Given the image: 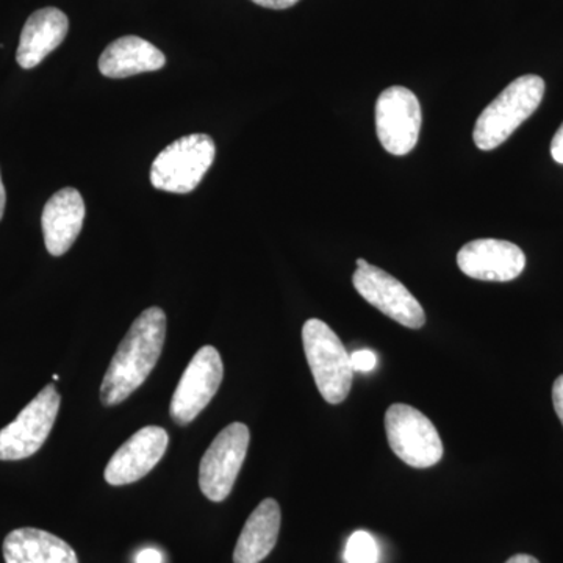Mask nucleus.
I'll return each instance as SVG.
<instances>
[{"instance_id": "2", "label": "nucleus", "mask_w": 563, "mask_h": 563, "mask_svg": "<svg viewBox=\"0 0 563 563\" xmlns=\"http://www.w3.org/2000/svg\"><path fill=\"white\" fill-rule=\"evenodd\" d=\"M543 96L542 77L533 74L518 77L477 118L473 132L474 144L481 151H493L501 146L539 109Z\"/></svg>"}, {"instance_id": "11", "label": "nucleus", "mask_w": 563, "mask_h": 563, "mask_svg": "<svg viewBox=\"0 0 563 563\" xmlns=\"http://www.w3.org/2000/svg\"><path fill=\"white\" fill-rule=\"evenodd\" d=\"M168 443L169 437L165 429L158 426L140 429L110 459L103 473L107 483L121 487L143 479L162 461Z\"/></svg>"}, {"instance_id": "9", "label": "nucleus", "mask_w": 563, "mask_h": 563, "mask_svg": "<svg viewBox=\"0 0 563 563\" xmlns=\"http://www.w3.org/2000/svg\"><path fill=\"white\" fill-rule=\"evenodd\" d=\"M224 377L220 352L213 346H203L196 352L181 374L173 395L169 413L179 426H188L209 406Z\"/></svg>"}, {"instance_id": "17", "label": "nucleus", "mask_w": 563, "mask_h": 563, "mask_svg": "<svg viewBox=\"0 0 563 563\" xmlns=\"http://www.w3.org/2000/svg\"><path fill=\"white\" fill-rule=\"evenodd\" d=\"M3 559L5 563H79L65 540L35 528L10 532L3 542Z\"/></svg>"}, {"instance_id": "21", "label": "nucleus", "mask_w": 563, "mask_h": 563, "mask_svg": "<svg viewBox=\"0 0 563 563\" xmlns=\"http://www.w3.org/2000/svg\"><path fill=\"white\" fill-rule=\"evenodd\" d=\"M551 155H553L554 162L563 165V124L555 132L553 143H551Z\"/></svg>"}, {"instance_id": "10", "label": "nucleus", "mask_w": 563, "mask_h": 563, "mask_svg": "<svg viewBox=\"0 0 563 563\" xmlns=\"http://www.w3.org/2000/svg\"><path fill=\"white\" fill-rule=\"evenodd\" d=\"M421 106L417 96L404 87L380 92L376 102V131L384 150L406 155L415 150L421 131Z\"/></svg>"}, {"instance_id": "19", "label": "nucleus", "mask_w": 563, "mask_h": 563, "mask_svg": "<svg viewBox=\"0 0 563 563\" xmlns=\"http://www.w3.org/2000/svg\"><path fill=\"white\" fill-rule=\"evenodd\" d=\"M352 372L372 373L377 366L376 352L372 350H358L351 355Z\"/></svg>"}, {"instance_id": "18", "label": "nucleus", "mask_w": 563, "mask_h": 563, "mask_svg": "<svg viewBox=\"0 0 563 563\" xmlns=\"http://www.w3.org/2000/svg\"><path fill=\"white\" fill-rule=\"evenodd\" d=\"M344 559L347 563H377L379 548H377L376 539L366 531L352 533L347 540Z\"/></svg>"}, {"instance_id": "1", "label": "nucleus", "mask_w": 563, "mask_h": 563, "mask_svg": "<svg viewBox=\"0 0 563 563\" xmlns=\"http://www.w3.org/2000/svg\"><path fill=\"white\" fill-rule=\"evenodd\" d=\"M166 336V314L161 307H151L133 321L131 329L111 358L101 385L106 407L124 402L146 383L161 358Z\"/></svg>"}, {"instance_id": "20", "label": "nucleus", "mask_w": 563, "mask_h": 563, "mask_svg": "<svg viewBox=\"0 0 563 563\" xmlns=\"http://www.w3.org/2000/svg\"><path fill=\"white\" fill-rule=\"evenodd\" d=\"M553 404L555 413L563 424V374L555 379L553 387Z\"/></svg>"}, {"instance_id": "16", "label": "nucleus", "mask_w": 563, "mask_h": 563, "mask_svg": "<svg viewBox=\"0 0 563 563\" xmlns=\"http://www.w3.org/2000/svg\"><path fill=\"white\" fill-rule=\"evenodd\" d=\"M280 506L268 498L258 504L247 518L235 551L233 563H262L272 554L280 531Z\"/></svg>"}, {"instance_id": "23", "label": "nucleus", "mask_w": 563, "mask_h": 563, "mask_svg": "<svg viewBox=\"0 0 563 563\" xmlns=\"http://www.w3.org/2000/svg\"><path fill=\"white\" fill-rule=\"evenodd\" d=\"M136 563H163V554L154 548H146V550L140 551L135 559Z\"/></svg>"}, {"instance_id": "14", "label": "nucleus", "mask_w": 563, "mask_h": 563, "mask_svg": "<svg viewBox=\"0 0 563 563\" xmlns=\"http://www.w3.org/2000/svg\"><path fill=\"white\" fill-rule=\"evenodd\" d=\"M69 31L68 16L62 10L47 7L35 11L22 29L16 60L21 68L38 66L51 52L57 49Z\"/></svg>"}, {"instance_id": "25", "label": "nucleus", "mask_w": 563, "mask_h": 563, "mask_svg": "<svg viewBox=\"0 0 563 563\" xmlns=\"http://www.w3.org/2000/svg\"><path fill=\"white\" fill-rule=\"evenodd\" d=\"M7 192L5 187L2 184V177H0V220L3 218V211H5Z\"/></svg>"}, {"instance_id": "13", "label": "nucleus", "mask_w": 563, "mask_h": 563, "mask_svg": "<svg viewBox=\"0 0 563 563\" xmlns=\"http://www.w3.org/2000/svg\"><path fill=\"white\" fill-rule=\"evenodd\" d=\"M85 214L84 198L76 188H63L52 196L41 217L44 243L51 255L60 257L70 250L84 228Z\"/></svg>"}, {"instance_id": "15", "label": "nucleus", "mask_w": 563, "mask_h": 563, "mask_svg": "<svg viewBox=\"0 0 563 563\" xmlns=\"http://www.w3.org/2000/svg\"><path fill=\"white\" fill-rule=\"evenodd\" d=\"M166 65V57L150 41L140 36H122L113 41L99 58V70L110 79H125L136 74L152 73Z\"/></svg>"}, {"instance_id": "7", "label": "nucleus", "mask_w": 563, "mask_h": 563, "mask_svg": "<svg viewBox=\"0 0 563 563\" xmlns=\"http://www.w3.org/2000/svg\"><path fill=\"white\" fill-rule=\"evenodd\" d=\"M62 396L47 385L0 431V461H22L38 453L57 420Z\"/></svg>"}, {"instance_id": "24", "label": "nucleus", "mask_w": 563, "mask_h": 563, "mask_svg": "<svg viewBox=\"0 0 563 563\" xmlns=\"http://www.w3.org/2000/svg\"><path fill=\"white\" fill-rule=\"evenodd\" d=\"M506 563H540L536 558L528 554H517L510 558Z\"/></svg>"}, {"instance_id": "4", "label": "nucleus", "mask_w": 563, "mask_h": 563, "mask_svg": "<svg viewBox=\"0 0 563 563\" xmlns=\"http://www.w3.org/2000/svg\"><path fill=\"white\" fill-rule=\"evenodd\" d=\"M213 140L203 133L181 136L157 155L151 181L157 190L187 195L199 187L214 161Z\"/></svg>"}, {"instance_id": "3", "label": "nucleus", "mask_w": 563, "mask_h": 563, "mask_svg": "<svg viewBox=\"0 0 563 563\" xmlns=\"http://www.w3.org/2000/svg\"><path fill=\"white\" fill-rule=\"evenodd\" d=\"M303 352L313 374L314 384L324 401L342 404L352 387L351 355L342 340L324 321H306L302 328Z\"/></svg>"}, {"instance_id": "5", "label": "nucleus", "mask_w": 563, "mask_h": 563, "mask_svg": "<svg viewBox=\"0 0 563 563\" xmlns=\"http://www.w3.org/2000/svg\"><path fill=\"white\" fill-rule=\"evenodd\" d=\"M385 432L393 453L413 468H431L443 457V443L433 422L407 404H393L385 413Z\"/></svg>"}, {"instance_id": "22", "label": "nucleus", "mask_w": 563, "mask_h": 563, "mask_svg": "<svg viewBox=\"0 0 563 563\" xmlns=\"http://www.w3.org/2000/svg\"><path fill=\"white\" fill-rule=\"evenodd\" d=\"M252 2L257 3V5L263 7V9L285 10L296 5L299 0H252Z\"/></svg>"}, {"instance_id": "6", "label": "nucleus", "mask_w": 563, "mask_h": 563, "mask_svg": "<svg viewBox=\"0 0 563 563\" xmlns=\"http://www.w3.org/2000/svg\"><path fill=\"white\" fill-rule=\"evenodd\" d=\"M250 443L251 432L243 422H232L218 433L199 466V487L207 499L213 503L228 499L246 459Z\"/></svg>"}, {"instance_id": "12", "label": "nucleus", "mask_w": 563, "mask_h": 563, "mask_svg": "<svg viewBox=\"0 0 563 563\" xmlns=\"http://www.w3.org/2000/svg\"><path fill=\"white\" fill-rule=\"evenodd\" d=\"M457 265L465 276L485 282H510L523 273L525 252L510 242L481 239L459 251Z\"/></svg>"}, {"instance_id": "8", "label": "nucleus", "mask_w": 563, "mask_h": 563, "mask_svg": "<svg viewBox=\"0 0 563 563\" xmlns=\"http://www.w3.org/2000/svg\"><path fill=\"white\" fill-rule=\"evenodd\" d=\"M352 284L366 302L404 328L421 329L424 325L426 313L421 303L391 274L358 258Z\"/></svg>"}]
</instances>
